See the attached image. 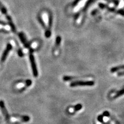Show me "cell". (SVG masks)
<instances>
[{
	"mask_svg": "<svg viewBox=\"0 0 124 124\" xmlns=\"http://www.w3.org/2000/svg\"><path fill=\"white\" fill-rule=\"evenodd\" d=\"M0 109H1L2 113L5 117V121L7 124H20V122H15L12 123L10 121V115L9 114L8 112L7 111L6 108L5 107V102L2 100H0Z\"/></svg>",
	"mask_w": 124,
	"mask_h": 124,
	"instance_id": "1",
	"label": "cell"
},
{
	"mask_svg": "<svg viewBox=\"0 0 124 124\" xmlns=\"http://www.w3.org/2000/svg\"><path fill=\"white\" fill-rule=\"evenodd\" d=\"M40 20L42 24H43V25L47 29V30H48V32H49V28L50 24H49V16L48 14L46 12L42 13V14L41 15Z\"/></svg>",
	"mask_w": 124,
	"mask_h": 124,
	"instance_id": "2",
	"label": "cell"
},
{
	"mask_svg": "<svg viewBox=\"0 0 124 124\" xmlns=\"http://www.w3.org/2000/svg\"><path fill=\"white\" fill-rule=\"evenodd\" d=\"M93 85H94V82L92 81H76V82H73L70 84L71 87L77 86H92Z\"/></svg>",
	"mask_w": 124,
	"mask_h": 124,
	"instance_id": "3",
	"label": "cell"
},
{
	"mask_svg": "<svg viewBox=\"0 0 124 124\" xmlns=\"http://www.w3.org/2000/svg\"><path fill=\"white\" fill-rule=\"evenodd\" d=\"M30 60L31 62V67H32L33 75L35 77H37L38 74V70H37V67H36L35 61V59H34V57L32 53H31L30 54Z\"/></svg>",
	"mask_w": 124,
	"mask_h": 124,
	"instance_id": "4",
	"label": "cell"
},
{
	"mask_svg": "<svg viewBox=\"0 0 124 124\" xmlns=\"http://www.w3.org/2000/svg\"><path fill=\"white\" fill-rule=\"evenodd\" d=\"M10 117H13L14 118H19L21 120L22 122H28L30 121V117L28 115H22L18 114H13L10 115Z\"/></svg>",
	"mask_w": 124,
	"mask_h": 124,
	"instance_id": "5",
	"label": "cell"
},
{
	"mask_svg": "<svg viewBox=\"0 0 124 124\" xmlns=\"http://www.w3.org/2000/svg\"><path fill=\"white\" fill-rule=\"evenodd\" d=\"M12 46L10 44H7L6 48L5 49V50H4V51L3 52L2 55L1 56V62H4L6 59V57L8 54L9 52H10V50L12 49Z\"/></svg>",
	"mask_w": 124,
	"mask_h": 124,
	"instance_id": "6",
	"label": "cell"
},
{
	"mask_svg": "<svg viewBox=\"0 0 124 124\" xmlns=\"http://www.w3.org/2000/svg\"><path fill=\"white\" fill-rule=\"evenodd\" d=\"M19 38H20V40H21L22 44L24 45L25 47L29 48L30 47V44H29V42H28V41H27L26 37L25 36V35L24 34V33H22V32L19 33Z\"/></svg>",
	"mask_w": 124,
	"mask_h": 124,
	"instance_id": "7",
	"label": "cell"
},
{
	"mask_svg": "<svg viewBox=\"0 0 124 124\" xmlns=\"http://www.w3.org/2000/svg\"><path fill=\"white\" fill-rule=\"evenodd\" d=\"M0 10L1 11L2 14H3L4 15H5L6 16V19H7V20H10L11 18L9 15H8L7 14V10L6 9V8L4 6V5L1 2H0Z\"/></svg>",
	"mask_w": 124,
	"mask_h": 124,
	"instance_id": "8",
	"label": "cell"
},
{
	"mask_svg": "<svg viewBox=\"0 0 124 124\" xmlns=\"http://www.w3.org/2000/svg\"><path fill=\"white\" fill-rule=\"evenodd\" d=\"M124 88H123L122 90H121V91H118L116 94L114 95V96L113 97V99H115V98H117L118 97H119L121 96L122 95H124Z\"/></svg>",
	"mask_w": 124,
	"mask_h": 124,
	"instance_id": "9",
	"label": "cell"
},
{
	"mask_svg": "<svg viewBox=\"0 0 124 124\" xmlns=\"http://www.w3.org/2000/svg\"><path fill=\"white\" fill-rule=\"evenodd\" d=\"M82 108V104H81L80 103L76 104V105L74 107H73V108H74V111H80Z\"/></svg>",
	"mask_w": 124,
	"mask_h": 124,
	"instance_id": "10",
	"label": "cell"
},
{
	"mask_svg": "<svg viewBox=\"0 0 124 124\" xmlns=\"http://www.w3.org/2000/svg\"><path fill=\"white\" fill-rule=\"evenodd\" d=\"M98 121L100 122V123H102L103 122V116L102 115H99L98 117Z\"/></svg>",
	"mask_w": 124,
	"mask_h": 124,
	"instance_id": "11",
	"label": "cell"
},
{
	"mask_svg": "<svg viewBox=\"0 0 124 124\" xmlns=\"http://www.w3.org/2000/svg\"><path fill=\"white\" fill-rule=\"evenodd\" d=\"M103 116H106V117H109L110 113L108 111H105L103 113Z\"/></svg>",
	"mask_w": 124,
	"mask_h": 124,
	"instance_id": "12",
	"label": "cell"
},
{
	"mask_svg": "<svg viewBox=\"0 0 124 124\" xmlns=\"http://www.w3.org/2000/svg\"><path fill=\"white\" fill-rule=\"evenodd\" d=\"M120 74H121V75H124V72L121 73H120Z\"/></svg>",
	"mask_w": 124,
	"mask_h": 124,
	"instance_id": "13",
	"label": "cell"
}]
</instances>
